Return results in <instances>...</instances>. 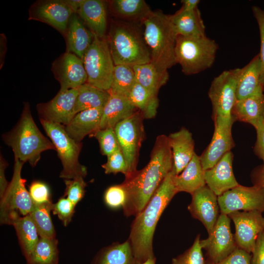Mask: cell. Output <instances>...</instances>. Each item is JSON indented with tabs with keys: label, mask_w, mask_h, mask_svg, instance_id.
Instances as JSON below:
<instances>
[{
	"label": "cell",
	"mask_w": 264,
	"mask_h": 264,
	"mask_svg": "<svg viewBox=\"0 0 264 264\" xmlns=\"http://www.w3.org/2000/svg\"><path fill=\"white\" fill-rule=\"evenodd\" d=\"M40 122L55 146L61 161L63 169L60 177L64 179L84 178L87 174V170L79 161L81 142L71 138L66 132L64 126L43 120H40Z\"/></svg>",
	"instance_id": "52a82bcc"
},
{
	"label": "cell",
	"mask_w": 264,
	"mask_h": 264,
	"mask_svg": "<svg viewBox=\"0 0 264 264\" xmlns=\"http://www.w3.org/2000/svg\"><path fill=\"white\" fill-rule=\"evenodd\" d=\"M0 68L4 64L5 53L6 52V38L4 34L0 35Z\"/></svg>",
	"instance_id": "db71d44e"
},
{
	"label": "cell",
	"mask_w": 264,
	"mask_h": 264,
	"mask_svg": "<svg viewBox=\"0 0 264 264\" xmlns=\"http://www.w3.org/2000/svg\"><path fill=\"white\" fill-rule=\"evenodd\" d=\"M127 199V193L122 183L108 187L105 192L104 200L106 204L113 209L123 208Z\"/></svg>",
	"instance_id": "60d3db41"
},
{
	"label": "cell",
	"mask_w": 264,
	"mask_h": 264,
	"mask_svg": "<svg viewBox=\"0 0 264 264\" xmlns=\"http://www.w3.org/2000/svg\"><path fill=\"white\" fill-rule=\"evenodd\" d=\"M78 88L60 90L51 100L36 106L40 120L66 126L76 114Z\"/></svg>",
	"instance_id": "e0dca14e"
},
{
	"label": "cell",
	"mask_w": 264,
	"mask_h": 264,
	"mask_svg": "<svg viewBox=\"0 0 264 264\" xmlns=\"http://www.w3.org/2000/svg\"><path fill=\"white\" fill-rule=\"evenodd\" d=\"M241 68L225 70L212 81L208 96L212 105V119L220 117L231 118L237 101V83Z\"/></svg>",
	"instance_id": "8fae6325"
},
{
	"label": "cell",
	"mask_w": 264,
	"mask_h": 264,
	"mask_svg": "<svg viewBox=\"0 0 264 264\" xmlns=\"http://www.w3.org/2000/svg\"><path fill=\"white\" fill-rule=\"evenodd\" d=\"M191 195L192 200L188 209L194 218L203 224L209 234L220 216L218 196L206 185Z\"/></svg>",
	"instance_id": "d6986e66"
},
{
	"label": "cell",
	"mask_w": 264,
	"mask_h": 264,
	"mask_svg": "<svg viewBox=\"0 0 264 264\" xmlns=\"http://www.w3.org/2000/svg\"><path fill=\"white\" fill-rule=\"evenodd\" d=\"M84 178L78 177L64 179L66 189L64 197H66L75 205L82 200L85 195L87 183Z\"/></svg>",
	"instance_id": "7bdbcfd3"
},
{
	"label": "cell",
	"mask_w": 264,
	"mask_h": 264,
	"mask_svg": "<svg viewBox=\"0 0 264 264\" xmlns=\"http://www.w3.org/2000/svg\"><path fill=\"white\" fill-rule=\"evenodd\" d=\"M167 138L172 153L173 169L177 175L185 168L196 153L194 141L192 133L184 127L170 133Z\"/></svg>",
	"instance_id": "44dd1931"
},
{
	"label": "cell",
	"mask_w": 264,
	"mask_h": 264,
	"mask_svg": "<svg viewBox=\"0 0 264 264\" xmlns=\"http://www.w3.org/2000/svg\"><path fill=\"white\" fill-rule=\"evenodd\" d=\"M91 264H138L128 240L114 242L101 249L93 258Z\"/></svg>",
	"instance_id": "4dcf8cb0"
},
{
	"label": "cell",
	"mask_w": 264,
	"mask_h": 264,
	"mask_svg": "<svg viewBox=\"0 0 264 264\" xmlns=\"http://www.w3.org/2000/svg\"><path fill=\"white\" fill-rule=\"evenodd\" d=\"M174 183L177 193L184 192L191 195L206 185L205 170L196 153L182 171L175 175Z\"/></svg>",
	"instance_id": "f1b7e54d"
},
{
	"label": "cell",
	"mask_w": 264,
	"mask_h": 264,
	"mask_svg": "<svg viewBox=\"0 0 264 264\" xmlns=\"http://www.w3.org/2000/svg\"><path fill=\"white\" fill-rule=\"evenodd\" d=\"M103 108L92 109L77 113L65 129L68 135L78 142L96 131Z\"/></svg>",
	"instance_id": "4316f807"
},
{
	"label": "cell",
	"mask_w": 264,
	"mask_h": 264,
	"mask_svg": "<svg viewBox=\"0 0 264 264\" xmlns=\"http://www.w3.org/2000/svg\"><path fill=\"white\" fill-rule=\"evenodd\" d=\"M6 144L11 148L14 157L23 163L28 162L35 167L41 158V154L56 149L40 132L32 116L30 104L24 102L18 123L9 132L2 135Z\"/></svg>",
	"instance_id": "3957f363"
},
{
	"label": "cell",
	"mask_w": 264,
	"mask_h": 264,
	"mask_svg": "<svg viewBox=\"0 0 264 264\" xmlns=\"http://www.w3.org/2000/svg\"><path fill=\"white\" fill-rule=\"evenodd\" d=\"M132 68L136 82L156 95L169 79L168 71H160L150 62L135 65Z\"/></svg>",
	"instance_id": "d6a6232c"
},
{
	"label": "cell",
	"mask_w": 264,
	"mask_h": 264,
	"mask_svg": "<svg viewBox=\"0 0 264 264\" xmlns=\"http://www.w3.org/2000/svg\"><path fill=\"white\" fill-rule=\"evenodd\" d=\"M170 18L177 36L191 38L206 36L205 25L198 7L189 11L178 10L170 15Z\"/></svg>",
	"instance_id": "83f0119b"
},
{
	"label": "cell",
	"mask_w": 264,
	"mask_h": 264,
	"mask_svg": "<svg viewBox=\"0 0 264 264\" xmlns=\"http://www.w3.org/2000/svg\"><path fill=\"white\" fill-rule=\"evenodd\" d=\"M27 264H58L59 250L56 238H41L29 257Z\"/></svg>",
	"instance_id": "d590c367"
},
{
	"label": "cell",
	"mask_w": 264,
	"mask_h": 264,
	"mask_svg": "<svg viewBox=\"0 0 264 264\" xmlns=\"http://www.w3.org/2000/svg\"><path fill=\"white\" fill-rule=\"evenodd\" d=\"M251 258L250 253L237 246L225 258L216 264H251Z\"/></svg>",
	"instance_id": "7dc6e473"
},
{
	"label": "cell",
	"mask_w": 264,
	"mask_h": 264,
	"mask_svg": "<svg viewBox=\"0 0 264 264\" xmlns=\"http://www.w3.org/2000/svg\"><path fill=\"white\" fill-rule=\"evenodd\" d=\"M219 46L207 36L191 38L177 36L175 49L176 64L182 72L190 75L198 73L213 65Z\"/></svg>",
	"instance_id": "8992f818"
},
{
	"label": "cell",
	"mask_w": 264,
	"mask_h": 264,
	"mask_svg": "<svg viewBox=\"0 0 264 264\" xmlns=\"http://www.w3.org/2000/svg\"><path fill=\"white\" fill-rule=\"evenodd\" d=\"M53 203L43 204L34 203L33 209L29 214L37 229L40 237L56 238V233L50 217Z\"/></svg>",
	"instance_id": "74e56055"
},
{
	"label": "cell",
	"mask_w": 264,
	"mask_h": 264,
	"mask_svg": "<svg viewBox=\"0 0 264 264\" xmlns=\"http://www.w3.org/2000/svg\"><path fill=\"white\" fill-rule=\"evenodd\" d=\"M234 222L237 246L251 254L259 234L264 230V217L257 211H238L227 215Z\"/></svg>",
	"instance_id": "2e32d148"
},
{
	"label": "cell",
	"mask_w": 264,
	"mask_h": 264,
	"mask_svg": "<svg viewBox=\"0 0 264 264\" xmlns=\"http://www.w3.org/2000/svg\"><path fill=\"white\" fill-rule=\"evenodd\" d=\"M143 119L138 110L114 128L119 148L128 166V174L125 179L132 177L137 171L139 150L145 136Z\"/></svg>",
	"instance_id": "9c48e42d"
},
{
	"label": "cell",
	"mask_w": 264,
	"mask_h": 264,
	"mask_svg": "<svg viewBox=\"0 0 264 264\" xmlns=\"http://www.w3.org/2000/svg\"><path fill=\"white\" fill-rule=\"evenodd\" d=\"M220 212L226 215L238 211L264 212V190L260 186H237L218 197Z\"/></svg>",
	"instance_id": "7c38bea8"
},
{
	"label": "cell",
	"mask_w": 264,
	"mask_h": 264,
	"mask_svg": "<svg viewBox=\"0 0 264 264\" xmlns=\"http://www.w3.org/2000/svg\"><path fill=\"white\" fill-rule=\"evenodd\" d=\"M141 264H156V258L149 259L145 262Z\"/></svg>",
	"instance_id": "9f6ffc18"
},
{
	"label": "cell",
	"mask_w": 264,
	"mask_h": 264,
	"mask_svg": "<svg viewBox=\"0 0 264 264\" xmlns=\"http://www.w3.org/2000/svg\"><path fill=\"white\" fill-rule=\"evenodd\" d=\"M73 14L65 0H39L28 10V20L44 22L65 36Z\"/></svg>",
	"instance_id": "9a60e30c"
},
{
	"label": "cell",
	"mask_w": 264,
	"mask_h": 264,
	"mask_svg": "<svg viewBox=\"0 0 264 264\" xmlns=\"http://www.w3.org/2000/svg\"><path fill=\"white\" fill-rule=\"evenodd\" d=\"M200 242V235H198L189 248L172 259V264H204Z\"/></svg>",
	"instance_id": "ab89813d"
},
{
	"label": "cell",
	"mask_w": 264,
	"mask_h": 264,
	"mask_svg": "<svg viewBox=\"0 0 264 264\" xmlns=\"http://www.w3.org/2000/svg\"><path fill=\"white\" fill-rule=\"evenodd\" d=\"M233 153L225 154L212 168L205 171L206 185L218 196L237 186L232 169Z\"/></svg>",
	"instance_id": "ffe728a7"
},
{
	"label": "cell",
	"mask_w": 264,
	"mask_h": 264,
	"mask_svg": "<svg viewBox=\"0 0 264 264\" xmlns=\"http://www.w3.org/2000/svg\"><path fill=\"white\" fill-rule=\"evenodd\" d=\"M77 14L94 35L106 37L107 14L104 1L84 0Z\"/></svg>",
	"instance_id": "603a6c76"
},
{
	"label": "cell",
	"mask_w": 264,
	"mask_h": 264,
	"mask_svg": "<svg viewBox=\"0 0 264 264\" xmlns=\"http://www.w3.org/2000/svg\"><path fill=\"white\" fill-rule=\"evenodd\" d=\"M254 184H257L262 187L264 190V165L256 168L251 175Z\"/></svg>",
	"instance_id": "816d5d0a"
},
{
	"label": "cell",
	"mask_w": 264,
	"mask_h": 264,
	"mask_svg": "<svg viewBox=\"0 0 264 264\" xmlns=\"http://www.w3.org/2000/svg\"><path fill=\"white\" fill-rule=\"evenodd\" d=\"M109 6L115 17L129 22H142L152 11L144 0H113Z\"/></svg>",
	"instance_id": "1f68e13d"
},
{
	"label": "cell",
	"mask_w": 264,
	"mask_h": 264,
	"mask_svg": "<svg viewBox=\"0 0 264 264\" xmlns=\"http://www.w3.org/2000/svg\"><path fill=\"white\" fill-rule=\"evenodd\" d=\"M6 224L14 226L23 255L27 259L34 250L40 237L36 226L29 215L21 217L14 211L8 216Z\"/></svg>",
	"instance_id": "cb8c5ba5"
},
{
	"label": "cell",
	"mask_w": 264,
	"mask_h": 264,
	"mask_svg": "<svg viewBox=\"0 0 264 264\" xmlns=\"http://www.w3.org/2000/svg\"><path fill=\"white\" fill-rule=\"evenodd\" d=\"M207 238L200 240L202 249L210 261L216 264L225 258L237 247L230 227V220L225 214H220Z\"/></svg>",
	"instance_id": "4fadbf2b"
},
{
	"label": "cell",
	"mask_w": 264,
	"mask_h": 264,
	"mask_svg": "<svg viewBox=\"0 0 264 264\" xmlns=\"http://www.w3.org/2000/svg\"><path fill=\"white\" fill-rule=\"evenodd\" d=\"M85 24L79 16L73 13L70 18L65 36L66 52L74 54L82 59L94 37V35Z\"/></svg>",
	"instance_id": "7402d4cb"
},
{
	"label": "cell",
	"mask_w": 264,
	"mask_h": 264,
	"mask_svg": "<svg viewBox=\"0 0 264 264\" xmlns=\"http://www.w3.org/2000/svg\"><path fill=\"white\" fill-rule=\"evenodd\" d=\"M75 205L66 198L62 197L52 206V212L58 216L64 225L66 226L71 221L74 213Z\"/></svg>",
	"instance_id": "ee69618b"
},
{
	"label": "cell",
	"mask_w": 264,
	"mask_h": 264,
	"mask_svg": "<svg viewBox=\"0 0 264 264\" xmlns=\"http://www.w3.org/2000/svg\"><path fill=\"white\" fill-rule=\"evenodd\" d=\"M84 0H65L73 13L77 14Z\"/></svg>",
	"instance_id": "11a10c76"
},
{
	"label": "cell",
	"mask_w": 264,
	"mask_h": 264,
	"mask_svg": "<svg viewBox=\"0 0 264 264\" xmlns=\"http://www.w3.org/2000/svg\"><path fill=\"white\" fill-rule=\"evenodd\" d=\"M199 2V0H182L181 1L182 5L179 10L183 11L195 10L198 8Z\"/></svg>",
	"instance_id": "f5cc1de1"
},
{
	"label": "cell",
	"mask_w": 264,
	"mask_h": 264,
	"mask_svg": "<svg viewBox=\"0 0 264 264\" xmlns=\"http://www.w3.org/2000/svg\"><path fill=\"white\" fill-rule=\"evenodd\" d=\"M252 9L260 30L261 49L259 54L261 63L260 83L264 90V10L256 6H253Z\"/></svg>",
	"instance_id": "f6af8a7d"
},
{
	"label": "cell",
	"mask_w": 264,
	"mask_h": 264,
	"mask_svg": "<svg viewBox=\"0 0 264 264\" xmlns=\"http://www.w3.org/2000/svg\"><path fill=\"white\" fill-rule=\"evenodd\" d=\"M23 164L14 157L12 179L3 196L0 198V220L1 224H5L9 215L14 211L19 212L24 216L29 215L33 209L34 203L25 186L26 180L21 176Z\"/></svg>",
	"instance_id": "30bf717a"
},
{
	"label": "cell",
	"mask_w": 264,
	"mask_h": 264,
	"mask_svg": "<svg viewBox=\"0 0 264 264\" xmlns=\"http://www.w3.org/2000/svg\"><path fill=\"white\" fill-rule=\"evenodd\" d=\"M51 70L61 90L78 88L87 82L82 59L72 53L66 52L55 59Z\"/></svg>",
	"instance_id": "ac0fdd59"
},
{
	"label": "cell",
	"mask_w": 264,
	"mask_h": 264,
	"mask_svg": "<svg viewBox=\"0 0 264 264\" xmlns=\"http://www.w3.org/2000/svg\"><path fill=\"white\" fill-rule=\"evenodd\" d=\"M82 60L88 77L87 83L100 89L109 91L115 65L106 37L100 38L94 35Z\"/></svg>",
	"instance_id": "ba28073f"
},
{
	"label": "cell",
	"mask_w": 264,
	"mask_h": 264,
	"mask_svg": "<svg viewBox=\"0 0 264 264\" xmlns=\"http://www.w3.org/2000/svg\"><path fill=\"white\" fill-rule=\"evenodd\" d=\"M106 174L121 173L126 177L128 174L127 164L120 148L107 156V162L102 165Z\"/></svg>",
	"instance_id": "b9f144b4"
},
{
	"label": "cell",
	"mask_w": 264,
	"mask_h": 264,
	"mask_svg": "<svg viewBox=\"0 0 264 264\" xmlns=\"http://www.w3.org/2000/svg\"><path fill=\"white\" fill-rule=\"evenodd\" d=\"M128 100L142 114L144 119L155 117L159 106L157 95L135 82L131 89Z\"/></svg>",
	"instance_id": "e575fe53"
},
{
	"label": "cell",
	"mask_w": 264,
	"mask_h": 264,
	"mask_svg": "<svg viewBox=\"0 0 264 264\" xmlns=\"http://www.w3.org/2000/svg\"><path fill=\"white\" fill-rule=\"evenodd\" d=\"M213 120L214 131L211 141L199 156L205 171L213 167L225 154L235 147L232 134V127L236 121L234 117L227 119L217 117Z\"/></svg>",
	"instance_id": "5bb4252c"
},
{
	"label": "cell",
	"mask_w": 264,
	"mask_h": 264,
	"mask_svg": "<svg viewBox=\"0 0 264 264\" xmlns=\"http://www.w3.org/2000/svg\"><path fill=\"white\" fill-rule=\"evenodd\" d=\"M255 129L257 132V140L254 151L263 161L264 165V117L260 120Z\"/></svg>",
	"instance_id": "c3c4849f"
},
{
	"label": "cell",
	"mask_w": 264,
	"mask_h": 264,
	"mask_svg": "<svg viewBox=\"0 0 264 264\" xmlns=\"http://www.w3.org/2000/svg\"><path fill=\"white\" fill-rule=\"evenodd\" d=\"M8 163L3 156L0 155V197L1 198L6 191L9 183L5 176V170Z\"/></svg>",
	"instance_id": "f907efd6"
},
{
	"label": "cell",
	"mask_w": 264,
	"mask_h": 264,
	"mask_svg": "<svg viewBox=\"0 0 264 264\" xmlns=\"http://www.w3.org/2000/svg\"><path fill=\"white\" fill-rule=\"evenodd\" d=\"M252 254L251 264H264V230L259 234Z\"/></svg>",
	"instance_id": "681fc988"
},
{
	"label": "cell",
	"mask_w": 264,
	"mask_h": 264,
	"mask_svg": "<svg viewBox=\"0 0 264 264\" xmlns=\"http://www.w3.org/2000/svg\"><path fill=\"white\" fill-rule=\"evenodd\" d=\"M235 120L254 128L264 117V90L261 88L245 98L237 100L232 111Z\"/></svg>",
	"instance_id": "484cf974"
},
{
	"label": "cell",
	"mask_w": 264,
	"mask_h": 264,
	"mask_svg": "<svg viewBox=\"0 0 264 264\" xmlns=\"http://www.w3.org/2000/svg\"><path fill=\"white\" fill-rule=\"evenodd\" d=\"M106 39L114 65L133 66L151 62L143 33L134 23L113 21Z\"/></svg>",
	"instance_id": "5b68a950"
},
{
	"label": "cell",
	"mask_w": 264,
	"mask_h": 264,
	"mask_svg": "<svg viewBox=\"0 0 264 264\" xmlns=\"http://www.w3.org/2000/svg\"><path fill=\"white\" fill-rule=\"evenodd\" d=\"M173 168L172 153L167 136L158 135L148 164L122 183L127 193V201L122 208L124 214L135 216L140 213Z\"/></svg>",
	"instance_id": "6da1fadb"
},
{
	"label": "cell",
	"mask_w": 264,
	"mask_h": 264,
	"mask_svg": "<svg viewBox=\"0 0 264 264\" xmlns=\"http://www.w3.org/2000/svg\"><path fill=\"white\" fill-rule=\"evenodd\" d=\"M141 23L144 27V40L150 51V63L160 71H168L176 64L175 49L177 35L170 15L152 11Z\"/></svg>",
	"instance_id": "277c9868"
},
{
	"label": "cell",
	"mask_w": 264,
	"mask_h": 264,
	"mask_svg": "<svg viewBox=\"0 0 264 264\" xmlns=\"http://www.w3.org/2000/svg\"><path fill=\"white\" fill-rule=\"evenodd\" d=\"M91 136L98 140L101 153L107 156L119 148L114 129L107 128L96 131Z\"/></svg>",
	"instance_id": "f35d334b"
},
{
	"label": "cell",
	"mask_w": 264,
	"mask_h": 264,
	"mask_svg": "<svg viewBox=\"0 0 264 264\" xmlns=\"http://www.w3.org/2000/svg\"><path fill=\"white\" fill-rule=\"evenodd\" d=\"M135 81L132 66L125 65H115L112 74L110 94L128 98Z\"/></svg>",
	"instance_id": "8d00e7d4"
},
{
	"label": "cell",
	"mask_w": 264,
	"mask_h": 264,
	"mask_svg": "<svg viewBox=\"0 0 264 264\" xmlns=\"http://www.w3.org/2000/svg\"><path fill=\"white\" fill-rule=\"evenodd\" d=\"M29 192L34 203L43 204L51 201L49 188L43 182L33 181L29 186Z\"/></svg>",
	"instance_id": "bcb514c9"
},
{
	"label": "cell",
	"mask_w": 264,
	"mask_h": 264,
	"mask_svg": "<svg viewBox=\"0 0 264 264\" xmlns=\"http://www.w3.org/2000/svg\"><path fill=\"white\" fill-rule=\"evenodd\" d=\"M261 72V63L259 53L241 68L237 83V100L249 97L263 88L260 83Z\"/></svg>",
	"instance_id": "f546056e"
},
{
	"label": "cell",
	"mask_w": 264,
	"mask_h": 264,
	"mask_svg": "<svg viewBox=\"0 0 264 264\" xmlns=\"http://www.w3.org/2000/svg\"><path fill=\"white\" fill-rule=\"evenodd\" d=\"M74 110L76 114L81 111L103 108L110 96L108 91L98 88L87 83L78 88Z\"/></svg>",
	"instance_id": "836d02e7"
},
{
	"label": "cell",
	"mask_w": 264,
	"mask_h": 264,
	"mask_svg": "<svg viewBox=\"0 0 264 264\" xmlns=\"http://www.w3.org/2000/svg\"><path fill=\"white\" fill-rule=\"evenodd\" d=\"M175 175L172 169L145 208L135 216L132 223L128 240L138 264L155 258L153 246V236L162 213L177 193L174 183Z\"/></svg>",
	"instance_id": "7a4b0ae2"
},
{
	"label": "cell",
	"mask_w": 264,
	"mask_h": 264,
	"mask_svg": "<svg viewBox=\"0 0 264 264\" xmlns=\"http://www.w3.org/2000/svg\"><path fill=\"white\" fill-rule=\"evenodd\" d=\"M138 111L127 98L110 94L103 109L100 122L96 131L113 128L120 122Z\"/></svg>",
	"instance_id": "d4e9b609"
}]
</instances>
